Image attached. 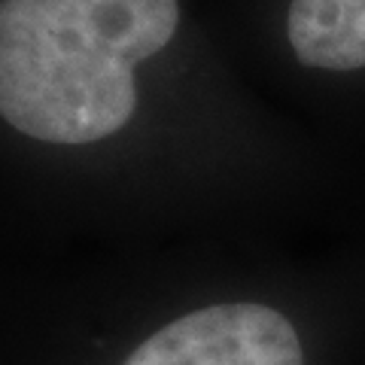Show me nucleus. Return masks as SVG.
Instances as JSON below:
<instances>
[{
	"label": "nucleus",
	"mask_w": 365,
	"mask_h": 365,
	"mask_svg": "<svg viewBox=\"0 0 365 365\" xmlns=\"http://www.w3.org/2000/svg\"><path fill=\"white\" fill-rule=\"evenodd\" d=\"M122 365H304V350L287 314L235 302L170 319Z\"/></svg>",
	"instance_id": "2"
},
{
	"label": "nucleus",
	"mask_w": 365,
	"mask_h": 365,
	"mask_svg": "<svg viewBox=\"0 0 365 365\" xmlns=\"http://www.w3.org/2000/svg\"><path fill=\"white\" fill-rule=\"evenodd\" d=\"M177 25V0H0V119L40 143L113 137L137 110L134 64Z\"/></svg>",
	"instance_id": "1"
},
{
	"label": "nucleus",
	"mask_w": 365,
	"mask_h": 365,
	"mask_svg": "<svg viewBox=\"0 0 365 365\" xmlns=\"http://www.w3.org/2000/svg\"><path fill=\"white\" fill-rule=\"evenodd\" d=\"M287 37L304 67L359 71L365 67V0H292Z\"/></svg>",
	"instance_id": "3"
}]
</instances>
